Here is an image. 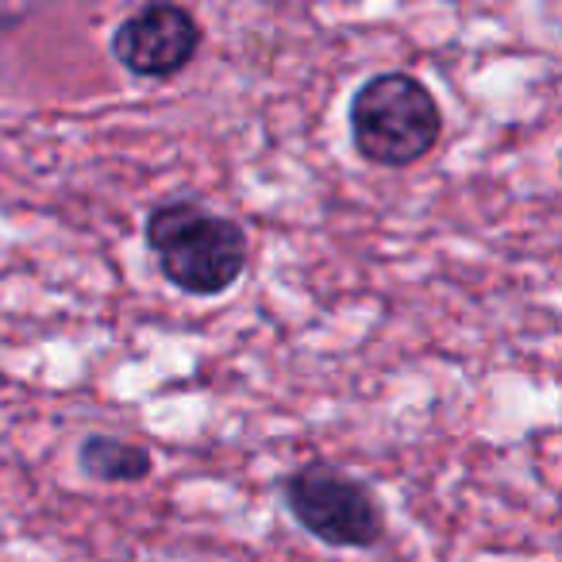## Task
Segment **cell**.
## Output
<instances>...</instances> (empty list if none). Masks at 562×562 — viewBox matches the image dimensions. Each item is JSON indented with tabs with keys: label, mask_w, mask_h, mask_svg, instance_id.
<instances>
[{
	"label": "cell",
	"mask_w": 562,
	"mask_h": 562,
	"mask_svg": "<svg viewBox=\"0 0 562 562\" xmlns=\"http://www.w3.org/2000/svg\"><path fill=\"white\" fill-rule=\"evenodd\" d=\"M204 43V27L181 4H143L132 16H124L112 32V58L124 66L132 78L166 81L186 74L196 63Z\"/></svg>",
	"instance_id": "cell-4"
},
{
	"label": "cell",
	"mask_w": 562,
	"mask_h": 562,
	"mask_svg": "<svg viewBox=\"0 0 562 562\" xmlns=\"http://www.w3.org/2000/svg\"><path fill=\"white\" fill-rule=\"evenodd\" d=\"M78 467L86 470L93 482L139 485V482H147L150 470H155V454H150L143 443H135V439L104 436V431H97V436L81 439Z\"/></svg>",
	"instance_id": "cell-5"
},
{
	"label": "cell",
	"mask_w": 562,
	"mask_h": 562,
	"mask_svg": "<svg viewBox=\"0 0 562 562\" xmlns=\"http://www.w3.org/2000/svg\"><path fill=\"white\" fill-rule=\"evenodd\" d=\"M147 247L162 278L189 297H220L243 278L250 243L239 220L209 212L201 201H166L147 216Z\"/></svg>",
	"instance_id": "cell-1"
},
{
	"label": "cell",
	"mask_w": 562,
	"mask_h": 562,
	"mask_svg": "<svg viewBox=\"0 0 562 562\" xmlns=\"http://www.w3.org/2000/svg\"><path fill=\"white\" fill-rule=\"evenodd\" d=\"M290 516L336 551H367L385 536V513L367 482L328 459H308L281 482Z\"/></svg>",
	"instance_id": "cell-3"
},
{
	"label": "cell",
	"mask_w": 562,
	"mask_h": 562,
	"mask_svg": "<svg viewBox=\"0 0 562 562\" xmlns=\"http://www.w3.org/2000/svg\"><path fill=\"white\" fill-rule=\"evenodd\" d=\"M347 124H351L355 155L362 162L405 170L436 150L443 135V112L420 78L390 70L374 74L355 89Z\"/></svg>",
	"instance_id": "cell-2"
}]
</instances>
